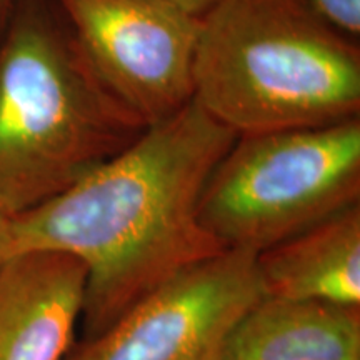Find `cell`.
Listing matches in <instances>:
<instances>
[{"instance_id":"10","label":"cell","mask_w":360,"mask_h":360,"mask_svg":"<svg viewBox=\"0 0 360 360\" xmlns=\"http://www.w3.org/2000/svg\"><path fill=\"white\" fill-rule=\"evenodd\" d=\"M328 25L347 37L359 40L360 0H304Z\"/></svg>"},{"instance_id":"11","label":"cell","mask_w":360,"mask_h":360,"mask_svg":"<svg viewBox=\"0 0 360 360\" xmlns=\"http://www.w3.org/2000/svg\"><path fill=\"white\" fill-rule=\"evenodd\" d=\"M12 254V232L11 219L0 214V267Z\"/></svg>"},{"instance_id":"1","label":"cell","mask_w":360,"mask_h":360,"mask_svg":"<svg viewBox=\"0 0 360 360\" xmlns=\"http://www.w3.org/2000/svg\"><path fill=\"white\" fill-rule=\"evenodd\" d=\"M237 137L192 101L65 192L11 219L12 254L57 250L85 265L84 340L184 270L229 250L202 225L199 205Z\"/></svg>"},{"instance_id":"4","label":"cell","mask_w":360,"mask_h":360,"mask_svg":"<svg viewBox=\"0 0 360 360\" xmlns=\"http://www.w3.org/2000/svg\"><path fill=\"white\" fill-rule=\"evenodd\" d=\"M360 204V119L240 135L207 180L199 217L225 249L259 254Z\"/></svg>"},{"instance_id":"6","label":"cell","mask_w":360,"mask_h":360,"mask_svg":"<svg viewBox=\"0 0 360 360\" xmlns=\"http://www.w3.org/2000/svg\"><path fill=\"white\" fill-rule=\"evenodd\" d=\"M255 255L229 249L184 270L64 360H219L233 323L264 297Z\"/></svg>"},{"instance_id":"5","label":"cell","mask_w":360,"mask_h":360,"mask_svg":"<svg viewBox=\"0 0 360 360\" xmlns=\"http://www.w3.org/2000/svg\"><path fill=\"white\" fill-rule=\"evenodd\" d=\"M107 92L143 127L193 101L200 17L164 0H52Z\"/></svg>"},{"instance_id":"7","label":"cell","mask_w":360,"mask_h":360,"mask_svg":"<svg viewBox=\"0 0 360 360\" xmlns=\"http://www.w3.org/2000/svg\"><path fill=\"white\" fill-rule=\"evenodd\" d=\"M87 269L57 250L13 252L0 267V360H64L74 347Z\"/></svg>"},{"instance_id":"2","label":"cell","mask_w":360,"mask_h":360,"mask_svg":"<svg viewBox=\"0 0 360 360\" xmlns=\"http://www.w3.org/2000/svg\"><path fill=\"white\" fill-rule=\"evenodd\" d=\"M146 129L90 70L47 0H17L0 39V214L29 212Z\"/></svg>"},{"instance_id":"3","label":"cell","mask_w":360,"mask_h":360,"mask_svg":"<svg viewBox=\"0 0 360 360\" xmlns=\"http://www.w3.org/2000/svg\"><path fill=\"white\" fill-rule=\"evenodd\" d=\"M193 101L238 137L357 119V40L304 0H217L200 15Z\"/></svg>"},{"instance_id":"9","label":"cell","mask_w":360,"mask_h":360,"mask_svg":"<svg viewBox=\"0 0 360 360\" xmlns=\"http://www.w3.org/2000/svg\"><path fill=\"white\" fill-rule=\"evenodd\" d=\"M264 297L360 307V204L255 255Z\"/></svg>"},{"instance_id":"8","label":"cell","mask_w":360,"mask_h":360,"mask_svg":"<svg viewBox=\"0 0 360 360\" xmlns=\"http://www.w3.org/2000/svg\"><path fill=\"white\" fill-rule=\"evenodd\" d=\"M219 360H360V307L262 297L233 323Z\"/></svg>"},{"instance_id":"12","label":"cell","mask_w":360,"mask_h":360,"mask_svg":"<svg viewBox=\"0 0 360 360\" xmlns=\"http://www.w3.org/2000/svg\"><path fill=\"white\" fill-rule=\"evenodd\" d=\"M164 2H170L184 11L193 13V15H202V13L209 11L217 0H164Z\"/></svg>"},{"instance_id":"13","label":"cell","mask_w":360,"mask_h":360,"mask_svg":"<svg viewBox=\"0 0 360 360\" xmlns=\"http://www.w3.org/2000/svg\"><path fill=\"white\" fill-rule=\"evenodd\" d=\"M15 6L17 0H0V39H2L4 30H6Z\"/></svg>"}]
</instances>
